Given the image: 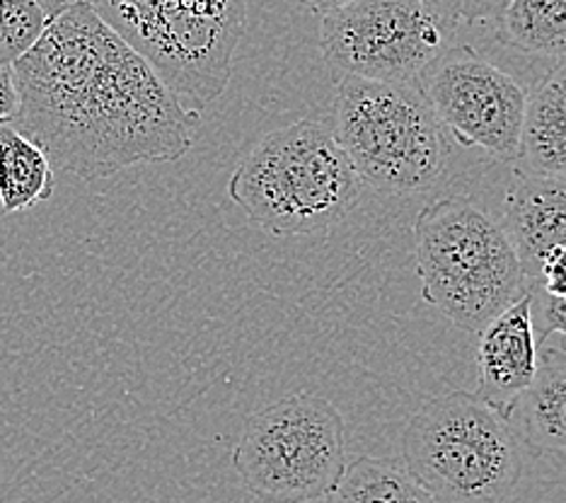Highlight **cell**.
<instances>
[{
  "mask_svg": "<svg viewBox=\"0 0 566 503\" xmlns=\"http://www.w3.org/2000/svg\"><path fill=\"white\" fill-rule=\"evenodd\" d=\"M197 119L226 93L248 0H90Z\"/></svg>",
  "mask_w": 566,
  "mask_h": 503,
  "instance_id": "obj_5",
  "label": "cell"
},
{
  "mask_svg": "<svg viewBox=\"0 0 566 503\" xmlns=\"http://www.w3.org/2000/svg\"><path fill=\"white\" fill-rule=\"evenodd\" d=\"M539 366L533 293L525 291L480 329L478 395L504 419L531 387Z\"/></svg>",
  "mask_w": 566,
  "mask_h": 503,
  "instance_id": "obj_10",
  "label": "cell"
},
{
  "mask_svg": "<svg viewBox=\"0 0 566 503\" xmlns=\"http://www.w3.org/2000/svg\"><path fill=\"white\" fill-rule=\"evenodd\" d=\"M49 22L51 12L40 0H0V69L28 54Z\"/></svg>",
  "mask_w": 566,
  "mask_h": 503,
  "instance_id": "obj_17",
  "label": "cell"
},
{
  "mask_svg": "<svg viewBox=\"0 0 566 503\" xmlns=\"http://www.w3.org/2000/svg\"><path fill=\"white\" fill-rule=\"evenodd\" d=\"M417 87L458 144L482 148L499 163H516L527 93L511 73L470 46H443Z\"/></svg>",
  "mask_w": 566,
  "mask_h": 503,
  "instance_id": "obj_9",
  "label": "cell"
},
{
  "mask_svg": "<svg viewBox=\"0 0 566 503\" xmlns=\"http://www.w3.org/2000/svg\"><path fill=\"white\" fill-rule=\"evenodd\" d=\"M364 182L332 128L298 119L264 134L244 155L228 193L274 238L313 235L349 213Z\"/></svg>",
  "mask_w": 566,
  "mask_h": 503,
  "instance_id": "obj_2",
  "label": "cell"
},
{
  "mask_svg": "<svg viewBox=\"0 0 566 503\" xmlns=\"http://www.w3.org/2000/svg\"><path fill=\"white\" fill-rule=\"evenodd\" d=\"M499 223L516 250L531 286L545 256L566 244V175L516 172Z\"/></svg>",
  "mask_w": 566,
  "mask_h": 503,
  "instance_id": "obj_11",
  "label": "cell"
},
{
  "mask_svg": "<svg viewBox=\"0 0 566 503\" xmlns=\"http://www.w3.org/2000/svg\"><path fill=\"white\" fill-rule=\"evenodd\" d=\"M446 24L421 0H354L319 22V49L342 75L411 85L446 46Z\"/></svg>",
  "mask_w": 566,
  "mask_h": 503,
  "instance_id": "obj_8",
  "label": "cell"
},
{
  "mask_svg": "<svg viewBox=\"0 0 566 503\" xmlns=\"http://www.w3.org/2000/svg\"><path fill=\"white\" fill-rule=\"evenodd\" d=\"M346 464L344 419L315 392H295L254 411L233 450L242 486L262 503L323 501Z\"/></svg>",
  "mask_w": 566,
  "mask_h": 503,
  "instance_id": "obj_7",
  "label": "cell"
},
{
  "mask_svg": "<svg viewBox=\"0 0 566 503\" xmlns=\"http://www.w3.org/2000/svg\"><path fill=\"white\" fill-rule=\"evenodd\" d=\"M402 462L436 503H511L525 474L516 429L468 390L423 399L402 431Z\"/></svg>",
  "mask_w": 566,
  "mask_h": 503,
  "instance_id": "obj_3",
  "label": "cell"
},
{
  "mask_svg": "<svg viewBox=\"0 0 566 503\" xmlns=\"http://www.w3.org/2000/svg\"><path fill=\"white\" fill-rule=\"evenodd\" d=\"M504 44L539 59H566V0H509L496 20Z\"/></svg>",
  "mask_w": 566,
  "mask_h": 503,
  "instance_id": "obj_16",
  "label": "cell"
},
{
  "mask_svg": "<svg viewBox=\"0 0 566 503\" xmlns=\"http://www.w3.org/2000/svg\"><path fill=\"white\" fill-rule=\"evenodd\" d=\"M421 3L450 30L455 24L496 22L509 0H421Z\"/></svg>",
  "mask_w": 566,
  "mask_h": 503,
  "instance_id": "obj_18",
  "label": "cell"
},
{
  "mask_svg": "<svg viewBox=\"0 0 566 503\" xmlns=\"http://www.w3.org/2000/svg\"><path fill=\"white\" fill-rule=\"evenodd\" d=\"M12 75L20 109L10 124L54 170L102 179L134 165L175 163L195 146L197 116L90 0L51 18L12 63Z\"/></svg>",
  "mask_w": 566,
  "mask_h": 503,
  "instance_id": "obj_1",
  "label": "cell"
},
{
  "mask_svg": "<svg viewBox=\"0 0 566 503\" xmlns=\"http://www.w3.org/2000/svg\"><path fill=\"white\" fill-rule=\"evenodd\" d=\"M533 293V317L539 344L549 337L566 339V295H549L537 289H527Z\"/></svg>",
  "mask_w": 566,
  "mask_h": 503,
  "instance_id": "obj_19",
  "label": "cell"
},
{
  "mask_svg": "<svg viewBox=\"0 0 566 503\" xmlns=\"http://www.w3.org/2000/svg\"><path fill=\"white\" fill-rule=\"evenodd\" d=\"M40 3L51 12V18H54V15H59L61 10H66V8L75 6V3H81V0H40Z\"/></svg>",
  "mask_w": 566,
  "mask_h": 503,
  "instance_id": "obj_23",
  "label": "cell"
},
{
  "mask_svg": "<svg viewBox=\"0 0 566 503\" xmlns=\"http://www.w3.org/2000/svg\"><path fill=\"white\" fill-rule=\"evenodd\" d=\"M20 109V93L12 66L0 69V124H10Z\"/></svg>",
  "mask_w": 566,
  "mask_h": 503,
  "instance_id": "obj_21",
  "label": "cell"
},
{
  "mask_svg": "<svg viewBox=\"0 0 566 503\" xmlns=\"http://www.w3.org/2000/svg\"><path fill=\"white\" fill-rule=\"evenodd\" d=\"M56 170L49 155L18 126L0 124V211L22 213L54 197Z\"/></svg>",
  "mask_w": 566,
  "mask_h": 503,
  "instance_id": "obj_14",
  "label": "cell"
},
{
  "mask_svg": "<svg viewBox=\"0 0 566 503\" xmlns=\"http://www.w3.org/2000/svg\"><path fill=\"white\" fill-rule=\"evenodd\" d=\"M323 503H436L400 460L361 455L346 464Z\"/></svg>",
  "mask_w": 566,
  "mask_h": 503,
  "instance_id": "obj_15",
  "label": "cell"
},
{
  "mask_svg": "<svg viewBox=\"0 0 566 503\" xmlns=\"http://www.w3.org/2000/svg\"><path fill=\"white\" fill-rule=\"evenodd\" d=\"M518 175H566V59L527 95Z\"/></svg>",
  "mask_w": 566,
  "mask_h": 503,
  "instance_id": "obj_13",
  "label": "cell"
},
{
  "mask_svg": "<svg viewBox=\"0 0 566 503\" xmlns=\"http://www.w3.org/2000/svg\"><path fill=\"white\" fill-rule=\"evenodd\" d=\"M298 3L305 10H311V12H315V15L323 18V15H327V12H332V10H339L344 6L354 3V0H298Z\"/></svg>",
  "mask_w": 566,
  "mask_h": 503,
  "instance_id": "obj_22",
  "label": "cell"
},
{
  "mask_svg": "<svg viewBox=\"0 0 566 503\" xmlns=\"http://www.w3.org/2000/svg\"><path fill=\"white\" fill-rule=\"evenodd\" d=\"M527 289H537L549 295H566V244L552 250L537 269V276Z\"/></svg>",
  "mask_w": 566,
  "mask_h": 503,
  "instance_id": "obj_20",
  "label": "cell"
},
{
  "mask_svg": "<svg viewBox=\"0 0 566 503\" xmlns=\"http://www.w3.org/2000/svg\"><path fill=\"white\" fill-rule=\"evenodd\" d=\"M539 366L531 387L511 409V426L523 446L566 455V348L539 344Z\"/></svg>",
  "mask_w": 566,
  "mask_h": 503,
  "instance_id": "obj_12",
  "label": "cell"
},
{
  "mask_svg": "<svg viewBox=\"0 0 566 503\" xmlns=\"http://www.w3.org/2000/svg\"><path fill=\"white\" fill-rule=\"evenodd\" d=\"M415 262L421 298L462 332H480L527 291L504 228L468 197L423 206L415 221Z\"/></svg>",
  "mask_w": 566,
  "mask_h": 503,
  "instance_id": "obj_4",
  "label": "cell"
},
{
  "mask_svg": "<svg viewBox=\"0 0 566 503\" xmlns=\"http://www.w3.org/2000/svg\"><path fill=\"white\" fill-rule=\"evenodd\" d=\"M332 134L364 187L382 193L427 191L446 170V128L417 83L390 85L342 75Z\"/></svg>",
  "mask_w": 566,
  "mask_h": 503,
  "instance_id": "obj_6",
  "label": "cell"
}]
</instances>
